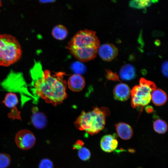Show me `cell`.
Returning a JSON list of instances; mask_svg holds the SVG:
<instances>
[{
	"instance_id": "27",
	"label": "cell",
	"mask_w": 168,
	"mask_h": 168,
	"mask_svg": "<svg viewBox=\"0 0 168 168\" xmlns=\"http://www.w3.org/2000/svg\"><path fill=\"white\" fill-rule=\"evenodd\" d=\"M56 0H39V2L41 3H47L53 2Z\"/></svg>"
},
{
	"instance_id": "15",
	"label": "cell",
	"mask_w": 168,
	"mask_h": 168,
	"mask_svg": "<svg viewBox=\"0 0 168 168\" xmlns=\"http://www.w3.org/2000/svg\"><path fill=\"white\" fill-rule=\"evenodd\" d=\"M53 37L55 39L62 40L67 37L68 32L67 28L62 25H58L52 29L51 32Z\"/></svg>"
},
{
	"instance_id": "29",
	"label": "cell",
	"mask_w": 168,
	"mask_h": 168,
	"mask_svg": "<svg viewBox=\"0 0 168 168\" xmlns=\"http://www.w3.org/2000/svg\"><path fill=\"white\" fill-rule=\"evenodd\" d=\"M2 6V2L0 1V12H1L0 7H1Z\"/></svg>"
},
{
	"instance_id": "30",
	"label": "cell",
	"mask_w": 168,
	"mask_h": 168,
	"mask_svg": "<svg viewBox=\"0 0 168 168\" xmlns=\"http://www.w3.org/2000/svg\"></svg>"
},
{
	"instance_id": "13",
	"label": "cell",
	"mask_w": 168,
	"mask_h": 168,
	"mask_svg": "<svg viewBox=\"0 0 168 168\" xmlns=\"http://www.w3.org/2000/svg\"><path fill=\"white\" fill-rule=\"evenodd\" d=\"M136 75V70L134 67L129 64L124 65L119 71L120 77L124 81L132 80L135 78Z\"/></svg>"
},
{
	"instance_id": "19",
	"label": "cell",
	"mask_w": 168,
	"mask_h": 168,
	"mask_svg": "<svg viewBox=\"0 0 168 168\" xmlns=\"http://www.w3.org/2000/svg\"><path fill=\"white\" fill-rule=\"evenodd\" d=\"M11 163V158L7 154L0 153V168H7Z\"/></svg>"
},
{
	"instance_id": "25",
	"label": "cell",
	"mask_w": 168,
	"mask_h": 168,
	"mask_svg": "<svg viewBox=\"0 0 168 168\" xmlns=\"http://www.w3.org/2000/svg\"><path fill=\"white\" fill-rule=\"evenodd\" d=\"M161 72L163 75L166 77H168V62L165 61L162 64Z\"/></svg>"
},
{
	"instance_id": "4",
	"label": "cell",
	"mask_w": 168,
	"mask_h": 168,
	"mask_svg": "<svg viewBox=\"0 0 168 168\" xmlns=\"http://www.w3.org/2000/svg\"><path fill=\"white\" fill-rule=\"evenodd\" d=\"M21 46L17 39L10 34H0V66L8 67L21 58Z\"/></svg>"
},
{
	"instance_id": "9",
	"label": "cell",
	"mask_w": 168,
	"mask_h": 168,
	"mask_svg": "<svg viewBox=\"0 0 168 168\" xmlns=\"http://www.w3.org/2000/svg\"><path fill=\"white\" fill-rule=\"evenodd\" d=\"M32 114L30 121L31 124L35 128L39 129L44 128L47 124V119L42 112L39 111L36 107H34L32 110Z\"/></svg>"
},
{
	"instance_id": "5",
	"label": "cell",
	"mask_w": 168,
	"mask_h": 168,
	"mask_svg": "<svg viewBox=\"0 0 168 168\" xmlns=\"http://www.w3.org/2000/svg\"><path fill=\"white\" fill-rule=\"evenodd\" d=\"M156 87L153 82L141 78L139 84L134 86L131 91L132 107L135 108L147 105L151 101L152 92Z\"/></svg>"
},
{
	"instance_id": "6",
	"label": "cell",
	"mask_w": 168,
	"mask_h": 168,
	"mask_svg": "<svg viewBox=\"0 0 168 168\" xmlns=\"http://www.w3.org/2000/svg\"><path fill=\"white\" fill-rule=\"evenodd\" d=\"M15 141L17 146L23 150L29 149L33 147L36 142L35 137L32 132L27 129L19 131L16 134Z\"/></svg>"
},
{
	"instance_id": "11",
	"label": "cell",
	"mask_w": 168,
	"mask_h": 168,
	"mask_svg": "<svg viewBox=\"0 0 168 168\" xmlns=\"http://www.w3.org/2000/svg\"><path fill=\"white\" fill-rule=\"evenodd\" d=\"M86 82L84 77L81 75L75 74L69 78L67 84L69 89L74 92L81 91L84 87Z\"/></svg>"
},
{
	"instance_id": "2",
	"label": "cell",
	"mask_w": 168,
	"mask_h": 168,
	"mask_svg": "<svg viewBox=\"0 0 168 168\" xmlns=\"http://www.w3.org/2000/svg\"><path fill=\"white\" fill-rule=\"evenodd\" d=\"M100 45L96 32L85 29L77 32L66 48L79 61L87 62L95 58Z\"/></svg>"
},
{
	"instance_id": "10",
	"label": "cell",
	"mask_w": 168,
	"mask_h": 168,
	"mask_svg": "<svg viewBox=\"0 0 168 168\" xmlns=\"http://www.w3.org/2000/svg\"><path fill=\"white\" fill-rule=\"evenodd\" d=\"M130 88L127 84L124 83H120L117 85L113 90V95L114 99L120 101L127 100L131 95Z\"/></svg>"
},
{
	"instance_id": "16",
	"label": "cell",
	"mask_w": 168,
	"mask_h": 168,
	"mask_svg": "<svg viewBox=\"0 0 168 168\" xmlns=\"http://www.w3.org/2000/svg\"><path fill=\"white\" fill-rule=\"evenodd\" d=\"M18 100L16 95L14 93L9 92L5 96L2 103L7 107L13 108L17 105Z\"/></svg>"
},
{
	"instance_id": "21",
	"label": "cell",
	"mask_w": 168,
	"mask_h": 168,
	"mask_svg": "<svg viewBox=\"0 0 168 168\" xmlns=\"http://www.w3.org/2000/svg\"><path fill=\"white\" fill-rule=\"evenodd\" d=\"M54 166L52 161L47 158L42 159L39 164V168H53Z\"/></svg>"
},
{
	"instance_id": "17",
	"label": "cell",
	"mask_w": 168,
	"mask_h": 168,
	"mask_svg": "<svg viewBox=\"0 0 168 168\" xmlns=\"http://www.w3.org/2000/svg\"><path fill=\"white\" fill-rule=\"evenodd\" d=\"M153 127L154 130L156 133L159 134H164L167 131L168 125L165 121L159 119L154 122Z\"/></svg>"
},
{
	"instance_id": "28",
	"label": "cell",
	"mask_w": 168,
	"mask_h": 168,
	"mask_svg": "<svg viewBox=\"0 0 168 168\" xmlns=\"http://www.w3.org/2000/svg\"><path fill=\"white\" fill-rule=\"evenodd\" d=\"M153 110V108L150 106H148L146 107V111L148 113H151Z\"/></svg>"
},
{
	"instance_id": "12",
	"label": "cell",
	"mask_w": 168,
	"mask_h": 168,
	"mask_svg": "<svg viewBox=\"0 0 168 168\" xmlns=\"http://www.w3.org/2000/svg\"><path fill=\"white\" fill-rule=\"evenodd\" d=\"M115 126L118 136L121 139L128 140L132 137L133 130L129 124L124 122H119L115 124Z\"/></svg>"
},
{
	"instance_id": "7",
	"label": "cell",
	"mask_w": 168,
	"mask_h": 168,
	"mask_svg": "<svg viewBox=\"0 0 168 168\" xmlns=\"http://www.w3.org/2000/svg\"><path fill=\"white\" fill-rule=\"evenodd\" d=\"M98 54L103 60L110 61L117 56L118 50L117 48L114 44L106 43L100 45Z\"/></svg>"
},
{
	"instance_id": "1",
	"label": "cell",
	"mask_w": 168,
	"mask_h": 168,
	"mask_svg": "<svg viewBox=\"0 0 168 168\" xmlns=\"http://www.w3.org/2000/svg\"><path fill=\"white\" fill-rule=\"evenodd\" d=\"M31 74L34 93L45 102L56 106L67 98V84L63 78L64 72L52 74L49 70L42 71L40 65L37 63L33 68Z\"/></svg>"
},
{
	"instance_id": "26",
	"label": "cell",
	"mask_w": 168,
	"mask_h": 168,
	"mask_svg": "<svg viewBox=\"0 0 168 168\" xmlns=\"http://www.w3.org/2000/svg\"><path fill=\"white\" fill-rule=\"evenodd\" d=\"M84 143L83 141L78 140L74 144L73 146L74 149L79 150L83 147Z\"/></svg>"
},
{
	"instance_id": "3",
	"label": "cell",
	"mask_w": 168,
	"mask_h": 168,
	"mask_svg": "<svg viewBox=\"0 0 168 168\" xmlns=\"http://www.w3.org/2000/svg\"><path fill=\"white\" fill-rule=\"evenodd\" d=\"M110 114L109 109L97 106L91 111H82L74 122L76 128L91 135L97 134L104 128L106 117Z\"/></svg>"
},
{
	"instance_id": "8",
	"label": "cell",
	"mask_w": 168,
	"mask_h": 168,
	"mask_svg": "<svg viewBox=\"0 0 168 168\" xmlns=\"http://www.w3.org/2000/svg\"><path fill=\"white\" fill-rule=\"evenodd\" d=\"M100 147L101 149L106 152H111L115 150L117 147L118 142L115 134H107L101 138Z\"/></svg>"
},
{
	"instance_id": "20",
	"label": "cell",
	"mask_w": 168,
	"mask_h": 168,
	"mask_svg": "<svg viewBox=\"0 0 168 168\" xmlns=\"http://www.w3.org/2000/svg\"><path fill=\"white\" fill-rule=\"evenodd\" d=\"M151 0H133L131 4L138 8H143L148 6Z\"/></svg>"
},
{
	"instance_id": "23",
	"label": "cell",
	"mask_w": 168,
	"mask_h": 168,
	"mask_svg": "<svg viewBox=\"0 0 168 168\" xmlns=\"http://www.w3.org/2000/svg\"><path fill=\"white\" fill-rule=\"evenodd\" d=\"M84 65L81 63H75L73 65V67H77V68H73V70L75 72L78 68L76 74L81 75V74L84 73L85 71V68H84Z\"/></svg>"
},
{
	"instance_id": "24",
	"label": "cell",
	"mask_w": 168,
	"mask_h": 168,
	"mask_svg": "<svg viewBox=\"0 0 168 168\" xmlns=\"http://www.w3.org/2000/svg\"><path fill=\"white\" fill-rule=\"evenodd\" d=\"M8 116L10 118L13 119L17 118L21 119L20 113L17 110L15 106L13 107L12 111L8 114Z\"/></svg>"
},
{
	"instance_id": "14",
	"label": "cell",
	"mask_w": 168,
	"mask_h": 168,
	"mask_svg": "<svg viewBox=\"0 0 168 168\" xmlns=\"http://www.w3.org/2000/svg\"><path fill=\"white\" fill-rule=\"evenodd\" d=\"M167 98L166 93L161 89H156L151 94V100L156 106L164 105L166 102Z\"/></svg>"
},
{
	"instance_id": "22",
	"label": "cell",
	"mask_w": 168,
	"mask_h": 168,
	"mask_svg": "<svg viewBox=\"0 0 168 168\" xmlns=\"http://www.w3.org/2000/svg\"><path fill=\"white\" fill-rule=\"evenodd\" d=\"M106 77L109 80L112 81H120L119 76L116 72L110 69H106Z\"/></svg>"
},
{
	"instance_id": "18",
	"label": "cell",
	"mask_w": 168,
	"mask_h": 168,
	"mask_svg": "<svg viewBox=\"0 0 168 168\" xmlns=\"http://www.w3.org/2000/svg\"><path fill=\"white\" fill-rule=\"evenodd\" d=\"M78 155L81 160L86 161L90 158L91 153L88 148L83 147L78 150Z\"/></svg>"
}]
</instances>
